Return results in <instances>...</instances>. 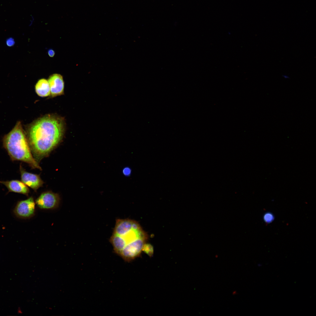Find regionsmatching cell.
<instances>
[{
  "mask_svg": "<svg viewBox=\"0 0 316 316\" xmlns=\"http://www.w3.org/2000/svg\"><path fill=\"white\" fill-rule=\"evenodd\" d=\"M148 238V234L137 221L129 219H118L110 241L114 252L129 262L140 255Z\"/></svg>",
  "mask_w": 316,
  "mask_h": 316,
  "instance_id": "6da1fadb",
  "label": "cell"
},
{
  "mask_svg": "<svg viewBox=\"0 0 316 316\" xmlns=\"http://www.w3.org/2000/svg\"><path fill=\"white\" fill-rule=\"evenodd\" d=\"M63 119L46 115L34 122L28 130L30 146L39 160L48 154L61 139L64 132Z\"/></svg>",
  "mask_w": 316,
  "mask_h": 316,
  "instance_id": "7a4b0ae2",
  "label": "cell"
},
{
  "mask_svg": "<svg viewBox=\"0 0 316 316\" xmlns=\"http://www.w3.org/2000/svg\"><path fill=\"white\" fill-rule=\"evenodd\" d=\"M3 144L12 160L23 162L33 168L41 169L32 156L20 122H18L12 130L5 135Z\"/></svg>",
  "mask_w": 316,
  "mask_h": 316,
  "instance_id": "3957f363",
  "label": "cell"
},
{
  "mask_svg": "<svg viewBox=\"0 0 316 316\" xmlns=\"http://www.w3.org/2000/svg\"><path fill=\"white\" fill-rule=\"evenodd\" d=\"M35 203L33 197L18 201L13 210L15 215L18 218L30 219L35 214Z\"/></svg>",
  "mask_w": 316,
  "mask_h": 316,
  "instance_id": "277c9868",
  "label": "cell"
},
{
  "mask_svg": "<svg viewBox=\"0 0 316 316\" xmlns=\"http://www.w3.org/2000/svg\"><path fill=\"white\" fill-rule=\"evenodd\" d=\"M60 202L59 195L52 192L42 193L36 199L35 204L41 209H52L57 208Z\"/></svg>",
  "mask_w": 316,
  "mask_h": 316,
  "instance_id": "5b68a950",
  "label": "cell"
},
{
  "mask_svg": "<svg viewBox=\"0 0 316 316\" xmlns=\"http://www.w3.org/2000/svg\"><path fill=\"white\" fill-rule=\"evenodd\" d=\"M20 169L21 181L27 186L36 190L42 186L43 182L39 176L26 171L21 165Z\"/></svg>",
  "mask_w": 316,
  "mask_h": 316,
  "instance_id": "8992f818",
  "label": "cell"
},
{
  "mask_svg": "<svg viewBox=\"0 0 316 316\" xmlns=\"http://www.w3.org/2000/svg\"><path fill=\"white\" fill-rule=\"evenodd\" d=\"M48 80L51 96L54 97L63 93L64 84L61 75L58 73L53 74L49 76Z\"/></svg>",
  "mask_w": 316,
  "mask_h": 316,
  "instance_id": "52a82bcc",
  "label": "cell"
},
{
  "mask_svg": "<svg viewBox=\"0 0 316 316\" xmlns=\"http://www.w3.org/2000/svg\"><path fill=\"white\" fill-rule=\"evenodd\" d=\"M0 183L5 186L9 192L22 194L26 195H28L29 193L28 188L22 181L15 180L0 181Z\"/></svg>",
  "mask_w": 316,
  "mask_h": 316,
  "instance_id": "ba28073f",
  "label": "cell"
},
{
  "mask_svg": "<svg viewBox=\"0 0 316 316\" xmlns=\"http://www.w3.org/2000/svg\"><path fill=\"white\" fill-rule=\"evenodd\" d=\"M35 90L38 95L41 97L50 95V88L48 80L44 78L39 79L35 85Z\"/></svg>",
  "mask_w": 316,
  "mask_h": 316,
  "instance_id": "9c48e42d",
  "label": "cell"
},
{
  "mask_svg": "<svg viewBox=\"0 0 316 316\" xmlns=\"http://www.w3.org/2000/svg\"><path fill=\"white\" fill-rule=\"evenodd\" d=\"M142 251L147 254L150 257H152L154 253L153 246L150 244L145 243L142 248Z\"/></svg>",
  "mask_w": 316,
  "mask_h": 316,
  "instance_id": "30bf717a",
  "label": "cell"
},
{
  "mask_svg": "<svg viewBox=\"0 0 316 316\" xmlns=\"http://www.w3.org/2000/svg\"><path fill=\"white\" fill-rule=\"evenodd\" d=\"M264 219L265 222L269 223L272 222L274 220V217L271 213H268L265 214Z\"/></svg>",
  "mask_w": 316,
  "mask_h": 316,
  "instance_id": "8fae6325",
  "label": "cell"
},
{
  "mask_svg": "<svg viewBox=\"0 0 316 316\" xmlns=\"http://www.w3.org/2000/svg\"><path fill=\"white\" fill-rule=\"evenodd\" d=\"M7 45L9 47L13 46L15 44V42L13 38L11 37L8 39L6 41Z\"/></svg>",
  "mask_w": 316,
  "mask_h": 316,
  "instance_id": "7c38bea8",
  "label": "cell"
},
{
  "mask_svg": "<svg viewBox=\"0 0 316 316\" xmlns=\"http://www.w3.org/2000/svg\"><path fill=\"white\" fill-rule=\"evenodd\" d=\"M131 170L129 168L126 167L124 168L123 170V173L125 176L129 175L131 173Z\"/></svg>",
  "mask_w": 316,
  "mask_h": 316,
  "instance_id": "4fadbf2b",
  "label": "cell"
},
{
  "mask_svg": "<svg viewBox=\"0 0 316 316\" xmlns=\"http://www.w3.org/2000/svg\"><path fill=\"white\" fill-rule=\"evenodd\" d=\"M47 53L49 56L51 57H53L55 55V52L52 49H49L47 51Z\"/></svg>",
  "mask_w": 316,
  "mask_h": 316,
  "instance_id": "5bb4252c",
  "label": "cell"
}]
</instances>
